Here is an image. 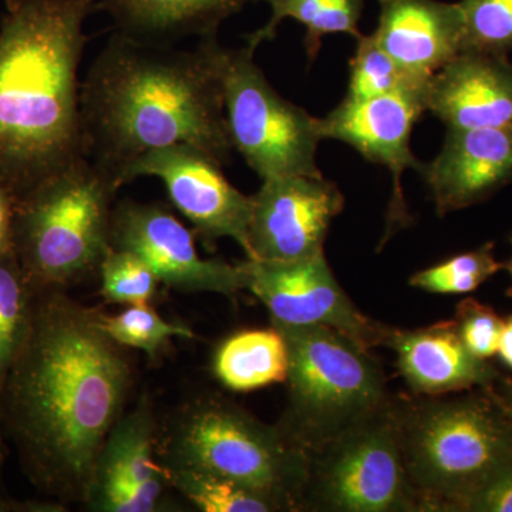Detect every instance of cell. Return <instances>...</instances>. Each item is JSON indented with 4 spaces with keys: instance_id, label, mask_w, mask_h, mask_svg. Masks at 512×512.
<instances>
[{
    "instance_id": "cell-31",
    "label": "cell",
    "mask_w": 512,
    "mask_h": 512,
    "mask_svg": "<svg viewBox=\"0 0 512 512\" xmlns=\"http://www.w3.org/2000/svg\"><path fill=\"white\" fill-rule=\"evenodd\" d=\"M451 512H512V456L458 500Z\"/></svg>"
},
{
    "instance_id": "cell-7",
    "label": "cell",
    "mask_w": 512,
    "mask_h": 512,
    "mask_svg": "<svg viewBox=\"0 0 512 512\" xmlns=\"http://www.w3.org/2000/svg\"><path fill=\"white\" fill-rule=\"evenodd\" d=\"M275 328L289 355L288 404L278 426L306 454L394 399L382 366L355 340L326 326Z\"/></svg>"
},
{
    "instance_id": "cell-10",
    "label": "cell",
    "mask_w": 512,
    "mask_h": 512,
    "mask_svg": "<svg viewBox=\"0 0 512 512\" xmlns=\"http://www.w3.org/2000/svg\"><path fill=\"white\" fill-rule=\"evenodd\" d=\"M429 83L413 84L397 92L352 101L343 99L319 119L322 140H336L355 148L370 163L383 165L393 180L382 247L393 234L412 224L404 201L402 178L406 170L419 171L421 161L412 153L413 128L427 113Z\"/></svg>"
},
{
    "instance_id": "cell-11",
    "label": "cell",
    "mask_w": 512,
    "mask_h": 512,
    "mask_svg": "<svg viewBox=\"0 0 512 512\" xmlns=\"http://www.w3.org/2000/svg\"><path fill=\"white\" fill-rule=\"evenodd\" d=\"M248 291L274 326H326L365 349L384 346L392 326L367 318L336 281L325 254L289 262L247 259Z\"/></svg>"
},
{
    "instance_id": "cell-13",
    "label": "cell",
    "mask_w": 512,
    "mask_h": 512,
    "mask_svg": "<svg viewBox=\"0 0 512 512\" xmlns=\"http://www.w3.org/2000/svg\"><path fill=\"white\" fill-rule=\"evenodd\" d=\"M140 177L161 180L174 207L208 247L231 238L248 256L252 198L229 183L217 161L198 148L175 144L134 160L121 173L120 188Z\"/></svg>"
},
{
    "instance_id": "cell-22",
    "label": "cell",
    "mask_w": 512,
    "mask_h": 512,
    "mask_svg": "<svg viewBox=\"0 0 512 512\" xmlns=\"http://www.w3.org/2000/svg\"><path fill=\"white\" fill-rule=\"evenodd\" d=\"M271 6V18L264 28L247 37V46L258 49L262 43L274 40L279 25L293 19L306 29L305 50L309 62L319 55L323 37L345 33L359 39V20L365 0H265Z\"/></svg>"
},
{
    "instance_id": "cell-2",
    "label": "cell",
    "mask_w": 512,
    "mask_h": 512,
    "mask_svg": "<svg viewBox=\"0 0 512 512\" xmlns=\"http://www.w3.org/2000/svg\"><path fill=\"white\" fill-rule=\"evenodd\" d=\"M227 50L217 36L180 49L117 30L80 86L84 157L119 188L134 160L175 144L198 148L221 167L231 163Z\"/></svg>"
},
{
    "instance_id": "cell-3",
    "label": "cell",
    "mask_w": 512,
    "mask_h": 512,
    "mask_svg": "<svg viewBox=\"0 0 512 512\" xmlns=\"http://www.w3.org/2000/svg\"><path fill=\"white\" fill-rule=\"evenodd\" d=\"M0 183L16 202L84 157L79 67L97 0H5Z\"/></svg>"
},
{
    "instance_id": "cell-20",
    "label": "cell",
    "mask_w": 512,
    "mask_h": 512,
    "mask_svg": "<svg viewBox=\"0 0 512 512\" xmlns=\"http://www.w3.org/2000/svg\"><path fill=\"white\" fill-rule=\"evenodd\" d=\"M265 0H97L120 32L153 42L217 36L218 29L248 3Z\"/></svg>"
},
{
    "instance_id": "cell-1",
    "label": "cell",
    "mask_w": 512,
    "mask_h": 512,
    "mask_svg": "<svg viewBox=\"0 0 512 512\" xmlns=\"http://www.w3.org/2000/svg\"><path fill=\"white\" fill-rule=\"evenodd\" d=\"M133 369L101 313L37 291L32 322L0 396L3 429L26 476L56 503L83 504L94 464L126 412Z\"/></svg>"
},
{
    "instance_id": "cell-4",
    "label": "cell",
    "mask_w": 512,
    "mask_h": 512,
    "mask_svg": "<svg viewBox=\"0 0 512 512\" xmlns=\"http://www.w3.org/2000/svg\"><path fill=\"white\" fill-rule=\"evenodd\" d=\"M404 460L424 512H451L512 456V407L498 389L399 399Z\"/></svg>"
},
{
    "instance_id": "cell-30",
    "label": "cell",
    "mask_w": 512,
    "mask_h": 512,
    "mask_svg": "<svg viewBox=\"0 0 512 512\" xmlns=\"http://www.w3.org/2000/svg\"><path fill=\"white\" fill-rule=\"evenodd\" d=\"M453 320L458 335L473 355L487 360L497 355L504 319L491 306L473 298L464 299L458 303Z\"/></svg>"
},
{
    "instance_id": "cell-21",
    "label": "cell",
    "mask_w": 512,
    "mask_h": 512,
    "mask_svg": "<svg viewBox=\"0 0 512 512\" xmlns=\"http://www.w3.org/2000/svg\"><path fill=\"white\" fill-rule=\"evenodd\" d=\"M288 346L275 326L245 330L218 346L212 362L214 375L234 392H251L288 379Z\"/></svg>"
},
{
    "instance_id": "cell-14",
    "label": "cell",
    "mask_w": 512,
    "mask_h": 512,
    "mask_svg": "<svg viewBox=\"0 0 512 512\" xmlns=\"http://www.w3.org/2000/svg\"><path fill=\"white\" fill-rule=\"evenodd\" d=\"M251 198L247 258L255 261L289 262L325 254L330 225L345 207L338 185L323 175L268 178Z\"/></svg>"
},
{
    "instance_id": "cell-18",
    "label": "cell",
    "mask_w": 512,
    "mask_h": 512,
    "mask_svg": "<svg viewBox=\"0 0 512 512\" xmlns=\"http://www.w3.org/2000/svg\"><path fill=\"white\" fill-rule=\"evenodd\" d=\"M373 35L394 62L430 80L464 50V18L458 3L441 0H379Z\"/></svg>"
},
{
    "instance_id": "cell-16",
    "label": "cell",
    "mask_w": 512,
    "mask_h": 512,
    "mask_svg": "<svg viewBox=\"0 0 512 512\" xmlns=\"http://www.w3.org/2000/svg\"><path fill=\"white\" fill-rule=\"evenodd\" d=\"M384 346L396 353L397 369L416 396L494 390L504 379L497 367L467 349L454 320L427 328H390Z\"/></svg>"
},
{
    "instance_id": "cell-35",
    "label": "cell",
    "mask_w": 512,
    "mask_h": 512,
    "mask_svg": "<svg viewBox=\"0 0 512 512\" xmlns=\"http://www.w3.org/2000/svg\"><path fill=\"white\" fill-rule=\"evenodd\" d=\"M498 392L501 393V396L504 397L505 402L510 404L512 407V380L504 379L501 380V383L497 386Z\"/></svg>"
},
{
    "instance_id": "cell-23",
    "label": "cell",
    "mask_w": 512,
    "mask_h": 512,
    "mask_svg": "<svg viewBox=\"0 0 512 512\" xmlns=\"http://www.w3.org/2000/svg\"><path fill=\"white\" fill-rule=\"evenodd\" d=\"M36 293L15 251L0 255V396L28 336Z\"/></svg>"
},
{
    "instance_id": "cell-24",
    "label": "cell",
    "mask_w": 512,
    "mask_h": 512,
    "mask_svg": "<svg viewBox=\"0 0 512 512\" xmlns=\"http://www.w3.org/2000/svg\"><path fill=\"white\" fill-rule=\"evenodd\" d=\"M171 488L205 512H286L284 505L261 491L252 490L212 474L187 468H165Z\"/></svg>"
},
{
    "instance_id": "cell-32",
    "label": "cell",
    "mask_w": 512,
    "mask_h": 512,
    "mask_svg": "<svg viewBox=\"0 0 512 512\" xmlns=\"http://www.w3.org/2000/svg\"><path fill=\"white\" fill-rule=\"evenodd\" d=\"M16 200L8 188L0 183V255L13 249V222Z\"/></svg>"
},
{
    "instance_id": "cell-37",
    "label": "cell",
    "mask_w": 512,
    "mask_h": 512,
    "mask_svg": "<svg viewBox=\"0 0 512 512\" xmlns=\"http://www.w3.org/2000/svg\"><path fill=\"white\" fill-rule=\"evenodd\" d=\"M510 244H511V248H512V235L510 237ZM503 269H505V271L508 272V274L511 275V278H512V254L510 256V259H508V261H505L503 262ZM510 295H512V288L510 289Z\"/></svg>"
},
{
    "instance_id": "cell-26",
    "label": "cell",
    "mask_w": 512,
    "mask_h": 512,
    "mask_svg": "<svg viewBox=\"0 0 512 512\" xmlns=\"http://www.w3.org/2000/svg\"><path fill=\"white\" fill-rule=\"evenodd\" d=\"M101 326L117 345L141 350L151 360L163 355L171 339L194 338L187 326L167 322L150 303L128 306L116 316L101 313Z\"/></svg>"
},
{
    "instance_id": "cell-19",
    "label": "cell",
    "mask_w": 512,
    "mask_h": 512,
    "mask_svg": "<svg viewBox=\"0 0 512 512\" xmlns=\"http://www.w3.org/2000/svg\"><path fill=\"white\" fill-rule=\"evenodd\" d=\"M158 421L153 402L143 394L137 406L121 414L94 464L83 505L117 488L136 487L164 498L171 487L157 460Z\"/></svg>"
},
{
    "instance_id": "cell-25",
    "label": "cell",
    "mask_w": 512,
    "mask_h": 512,
    "mask_svg": "<svg viewBox=\"0 0 512 512\" xmlns=\"http://www.w3.org/2000/svg\"><path fill=\"white\" fill-rule=\"evenodd\" d=\"M503 269L497 261L494 242H487L473 251L451 256L440 264L410 276L409 285L440 295H460L476 291L484 282Z\"/></svg>"
},
{
    "instance_id": "cell-12",
    "label": "cell",
    "mask_w": 512,
    "mask_h": 512,
    "mask_svg": "<svg viewBox=\"0 0 512 512\" xmlns=\"http://www.w3.org/2000/svg\"><path fill=\"white\" fill-rule=\"evenodd\" d=\"M111 248L140 256L161 284L180 292H212L235 298L248 291L244 262L204 259L195 247V232L160 204L121 201L111 215Z\"/></svg>"
},
{
    "instance_id": "cell-8",
    "label": "cell",
    "mask_w": 512,
    "mask_h": 512,
    "mask_svg": "<svg viewBox=\"0 0 512 512\" xmlns=\"http://www.w3.org/2000/svg\"><path fill=\"white\" fill-rule=\"evenodd\" d=\"M301 511L424 512L404 460L399 397L308 454Z\"/></svg>"
},
{
    "instance_id": "cell-34",
    "label": "cell",
    "mask_w": 512,
    "mask_h": 512,
    "mask_svg": "<svg viewBox=\"0 0 512 512\" xmlns=\"http://www.w3.org/2000/svg\"><path fill=\"white\" fill-rule=\"evenodd\" d=\"M26 503H13L0 494V512L25 511Z\"/></svg>"
},
{
    "instance_id": "cell-6",
    "label": "cell",
    "mask_w": 512,
    "mask_h": 512,
    "mask_svg": "<svg viewBox=\"0 0 512 512\" xmlns=\"http://www.w3.org/2000/svg\"><path fill=\"white\" fill-rule=\"evenodd\" d=\"M119 190L82 158L16 202L13 251L36 291L67 289L99 272Z\"/></svg>"
},
{
    "instance_id": "cell-28",
    "label": "cell",
    "mask_w": 512,
    "mask_h": 512,
    "mask_svg": "<svg viewBox=\"0 0 512 512\" xmlns=\"http://www.w3.org/2000/svg\"><path fill=\"white\" fill-rule=\"evenodd\" d=\"M463 52L508 56L512 50V0H461Z\"/></svg>"
},
{
    "instance_id": "cell-5",
    "label": "cell",
    "mask_w": 512,
    "mask_h": 512,
    "mask_svg": "<svg viewBox=\"0 0 512 512\" xmlns=\"http://www.w3.org/2000/svg\"><path fill=\"white\" fill-rule=\"evenodd\" d=\"M157 460L235 481L301 511L308 454L279 426L256 419L222 397H198L175 410L158 429Z\"/></svg>"
},
{
    "instance_id": "cell-29",
    "label": "cell",
    "mask_w": 512,
    "mask_h": 512,
    "mask_svg": "<svg viewBox=\"0 0 512 512\" xmlns=\"http://www.w3.org/2000/svg\"><path fill=\"white\" fill-rule=\"evenodd\" d=\"M101 295L109 303L146 305L156 296L161 284L156 272L128 251L111 248L101 262Z\"/></svg>"
},
{
    "instance_id": "cell-9",
    "label": "cell",
    "mask_w": 512,
    "mask_h": 512,
    "mask_svg": "<svg viewBox=\"0 0 512 512\" xmlns=\"http://www.w3.org/2000/svg\"><path fill=\"white\" fill-rule=\"evenodd\" d=\"M251 47L228 49L224 64L225 117L232 146L261 180L320 177L319 119L284 99L255 63Z\"/></svg>"
},
{
    "instance_id": "cell-15",
    "label": "cell",
    "mask_w": 512,
    "mask_h": 512,
    "mask_svg": "<svg viewBox=\"0 0 512 512\" xmlns=\"http://www.w3.org/2000/svg\"><path fill=\"white\" fill-rule=\"evenodd\" d=\"M419 173L440 217L481 204L512 183V130L447 128L440 153Z\"/></svg>"
},
{
    "instance_id": "cell-27",
    "label": "cell",
    "mask_w": 512,
    "mask_h": 512,
    "mask_svg": "<svg viewBox=\"0 0 512 512\" xmlns=\"http://www.w3.org/2000/svg\"><path fill=\"white\" fill-rule=\"evenodd\" d=\"M348 93L352 101L373 99L402 90L413 84L429 83L404 72L377 43L375 35L356 39L355 55L350 59Z\"/></svg>"
},
{
    "instance_id": "cell-17",
    "label": "cell",
    "mask_w": 512,
    "mask_h": 512,
    "mask_svg": "<svg viewBox=\"0 0 512 512\" xmlns=\"http://www.w3.org/2000/svg\"><path fill=\"white\" fill-rule=\"evenodd\" d=\"M427 111L447 128L512 130L508 56L461 52L431 77Z\"/></svg>"
},
{
    "instance_id": "cell-36",
    "label": "cell",
    "mask_w": 512,
    "mask_h": 512,
    "mask_svg": "<svg viewBox=\"0 0 512 512\" xmlns=\"http://www.w3.org/2000/svg\"><path fill=\"white\" fill-rule=\"evenodd\" d=\"M6 447L5 441H3V423L2 414H0V467H2L3 461H5Z\"/></svg>"
},
{
    "instance_id": "cell-33",
    "label": "cell",
    "mask_w": 512,
    "mask_h": 512,
    "mask_svg": "<svg viewBox=\"0 0 512 512\" xmlns=\"http://www.w3.org/2000/svg\"><path fill=\"white\" fill-rule=\"evenodd\" d=\"M497 355L505 367L512 370V315L504 319L503 332L498 343Z\"/></svg>"
}]
</instances>
